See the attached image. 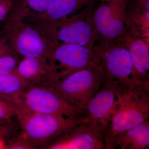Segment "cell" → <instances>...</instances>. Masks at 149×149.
<instances>
[{
  "label": "cell",
  "mask_w": 149,
  "mask_h": 149,
  "mask_svg": "<svg viewBox=\"0 0 149 149\" xmlns=\"http://www.w3.org/2000/svg\"><path fill=\"white\" fill-rule=\"evenodd\" d=\"M127 3L128 0H102L93 15L97 44L120 41L129 35Z\"/></svg>",
  "instance_id": "8992f818"
},
{
  "label": "cell",
  "mask_w": 149,
  "mask_h": 149,
  "mask_svg": "<svg viewBox=\"0 0 149 149\" xmlns=\"http://www.w3.org/2000/svg\"><path fill=\"white\" fill-rule=\"evenodd\" d=\"M103 79L100 66L90 67L62 78L53 87L70 104L85 109L100 88Z\"/></svg>",
  "instance_id": "52a82bcc"
},
{
  "label": "cell",
  "mask_w": 149,
  "mask_h": 149,
  "mask_svg": "<svg viewBox=\"0 0 149 149\" xmlns=\"http://www.w3.org/2000/svg\"><path fill=\"white\" fill-rule=\"evenodd\" d=\"M10 121H11V120H0V125H1L3 123H6L9 122Z\"/></svg>",
  "instance_id": "d4e9b609"
},
{
  "label": "cell",
  "mask_w": 149,
  "mask_h": 149,
  "mask_svg": "<svg viewBox=\"0 0 149 149\" xmlns=\"http://www.w3.org/2000/svg\"><path fill=\"white\" fill-rule=\"evenodd\" d=\"M19 61L16 55H8L0 57V75H5L15 71Z\"/></svg>",
  "instance_id": "ffe728a7"
},
{
  "label": "cell",
  "mask_w": 149,
  "mask_h": 149,
  "mask_svg": "<svg viewBox=\"0 0 149 149\" xmlns=\"http://www.w3.org/2000/svg\"><path fill=\"white\" fill-rule=\"evenodd\" d=\"M124 41L140 82L149 88L148 38L129 35Z\"/></svg>",
  "instance_id": "4fadbf2b"
},
{
  "label": "cell",
  "mask_w": 149,
  "mask_h": 149,
  "mask_svg": "<svg viewBox=\"0 0 149 149\" xmlns=\"http://www.w3.org/2000/svg\"><path fill=\"white\" fill-rule=\"evenodd\" d=\"M37 147L21 130L8 141L5 149H34Z\"/></svg>",
  "instance_id": "ac0fdd59"
},
{
  "label": "cell",
  "mask_w": 149,
  "mask_h": 149,
  "mask_svg": "<svg viewBox=\"0 0 149 149\" xmlns=\"http://www.w3.org/2000/svg\"><path fill=\"white\" fill-rule=\"evenodd\" d=\"M54 0H17L10 15L24 20L45 12Z\"/></svg>",
  "instance_id": "e0dca14e"
},
{
  "label": "cell",
  "mask_w": 149,
  "mask_h": 149,
  "mask_svg": "<svg viewBox=\"0 0 149 149\" xmlns=\"http://www.w3.org/2000/svg\"><path fill=\"white\" fill-rule=\"evenodd\" d=\"M118 84L116 80L103 78L99 91L85 107L91 120L103 131L109 123L112 110L117 99Z\"/></svg>",
  "instance_id": "8fae6325"
},
{
  "label": "cell",
  "mask_w": 149,
  "mask_h": 149,
  "mask_svg": "<svg viewBox=\"0 0 149 149\" xmlns=\"http://www.w3.org/2000/svg\"><path fill=\"white\" fill-rule=\"evenodd\" d=\"M94 0H54L45 12L28 17L24 21L39 28L54 24L92 4Z\"/></svg>",
  "instance_id": "7c38bea8"
},
{
  "label": "cell",
  "mask_w": 149,
  "mask_h": 149,
  "mask_svg": "<svg viewBox=\"0 0 149 149\" xmlns=\"http://www.w3.org/2000/svg\"><path fill=\"white\" fill-rule=\"evenodd\" d=\"M15 72L31 85L52 87V77L45 59L24 58Z\"/></svg>",
  "instance_id": "5bb4252c"
},
{
  "label": "cell",
  "mask_w": 149,
  "mask_h": 149,
  "mask_svg": "<svg viewBox=\"0 0 149 149\" xmlns=\"http://www.w3.org/2000/svg\"><path fill=\"white\" fill-rule=\"evenodd\" d=\"M139 1H143V0H139Z\"/></svg>",
  "instance_id": "4316f807"
},
{
  "label": "cell",
  "mask_w": 149,
  "mask_h": 149,
  "mask_svg": "<svg viewBox=\"0 0 149 149\" xmlns=\"http://www.w3.org/2000/svg\"><path fill=\"white\" fill-rule=\"evenodd\" d=\"M7 143V141L6 140L0 139V149H5Z\"/></svg>",
  "instance_id": "cb8c5ba5"
},
{
  "label": "cell",
  "mask_w": 149,
  "mask_h": 149,
  "mask_svg": "<svg viewBox=\"0 0 149 149\" xmlns=\"http://www.w3.org/2000/svg\"><path fill=\"white\" fill-rule=\"evenodd\" d=\"M53 80H58L73 72L93 66H100L95 48L63 43L57 46L47 59Z\"/></svg>",
  "instance_id": "ba28073f"
},
{
  "label": "cell",
  "mask_w": 149,
  "mask_h": 149,
  "mask_svg": "<svg viewBox=\"0 0 149 149\" xmlns=\"http://www.w3.org/2000/svg\"><path fill=\"white\" fill-rule=\"evenodd\" d=\"M19 105L35 112L72 119L88 116L85 109L70 104L52 86L30 85L22 95Z\"/></svg>",
  "instance_id": "9c48e42d"
},
{
  "label": "cell",
  "mask_w": 149,
  "mask_h": 149,
  "mask_svg": "<svg viewBox=\"0 0 149 149\" xmlns=\"http://www.w3.org/2000/svg\"><path fill=\"white\" fill-rule=\"evenodd\" d=\"M14 2L16 1H17V0H13Z\"/></svg>",
  "instance_id": "484cf974"
},
{
  "label": "cell",
  "mask_w": 149,
  "mask_h": 149,
  "mask_svg": "<svg viewBox=\"0 0 149 149\" xmlns=\"http://www.w3.org/2000/svg\"><path fill=\"white\" fill-rule=\"evenodd\" d=\"M103 78L112 79L129 88H145L139 80L124 39L95 44Z\"/></svg>",
  "instance_id": "277c9868"
},
{
  "label": "cell",
  "mask_w": 149,
  "mask_h": 149,
  "mask_svg": "<svg viewBox=\"0 0 149 149\" xmlns=\"http://www.w3.org/2000/svg\"><path fill=\"white\" fill-rule=\"evenodd\" d=\"M19 106L16 117L21 130L37 149H45L65 130L90 119L88 116L80 119H72L59 115L39 113Z\"/></svg>",
  "instance_id": "3957f363"
},
{
  "label": "cell",
  "mask_w": 149,
  "mask_h": 149,
  "mask_svg": "<svg viewBox=\"0 0 149 149\" xmlns=\"http://www.w3.org/2000/svg\"><path fill=\"white\" fill-rule=\"evenodd\" d=\"M3 36L15 54L24 58L47 59L58 46L41 29L11 15Z\"/></svg>",
  "instance_id": "7a4b0ae2"
},
{
  "label": "cell",
  "mask_w": 149,
  "mask_h": 149,
  "mask_svg": "<svg viewBox=\"0 0 149 149\" xmlns=\"http://www.w3.org/2000/svg\"><path fill=\"white\" fill-rule=\"evenodd\" d=\"M19 108L18 105L0 99V120H11L16 117Z\"/></svg>",
  "instance_id": "d6986e66"
},
{
  "label": "cell",
  "mask_w": 149,
  "mask_h": 149,
  "mask_svg": "<svg viewBox=\"0 0 149 149\" xmlns=\"http://www.w3.org/2000/svg\"><path fill=\"white\" fill-rule=\"evenodd\" d=\"M8 55H16L7 42L3 36H2L0 33V57Z\"/></svg>",
  "instance_id": "603a6c76"
},
{
  "label": "cell",
  "mask_w": 149,
  "mask_h": 149,
  "mask_svg": "<svg viewBox=\"0 0 149 149\" xmlns=\"http://www.w3.org/2000/svg\"><path fill=\"white\" fill-rule=\"evenodd\" d=\"M116 95L109 123L104 131L107 149H114L118 134L149 120V89L129 88L118 84Z\"/></svg>",
  "instance_id": "6da1fadb"
},
{
  "label": "cell",
  "mask_w": 149,
  "mask_h": 149,
  "mask_svg": "<svg viewBox=\"0 0 149 149\" xmlns=\"http://www.w3.org/2000/svg\"><path fill=\"white\" fill-rule=\"evenodd\" d=\"M113 146L114 149H148L149 120L118 134L115 138Z\"/></svg>",
  "instance_id": "9a60e30c"
},
{
  "label": "cell",
  "mask_w": 149,
  "mask_h": 149,
  "mask_svg": "<svg viewBox=\"0 0 149 149\" xmlns=\"http://www.w3.org/2000/svg\"><path fill=\"white\" fill-rule=\"evenodd\" d=\"M94 13L92 4L72 17H67L40 29L57 45L61 42V44L70 43L94 47L97 36L93 19Z\"/></svg>",
  "instance_id": "5b68a950"
},
{
  "label": "cell",
  "mask_w": 149,
  "mask_h": 149,
  "mask_svg": "<svg viewBox=\"0 0 149 149\" xmlns=\"http://www.w3.org/2000/svg\"><path fill=\"white\" fill-rule=\"evenodd\" d=\"M30 85L15 72L0 75V99L19 105L22 95Z\"/></svg>",
  "instance_id": "2e32d148"
},
{
  "label": "cell",
  "mask_w": 149,
  "mask_h": 149,
  "mask_svg": "<svg viewBox=\"0 0 149 149\" xmlns=\"http://www.w3.org/2000/svg\"><path fill=\"white\" fill-rule=\"evenodd\" d=\"M13 6V0H0V21L6 18L12 10Z\"/></svg>",
  "instance_id": "7402d4cb"
},
{
  "label": "cell",
  "mask_w": 149,
  "mask_h": 149,
  "mask_svg": "<svg viewBox=\"0 0 149 149\" xmlns=\"http://www.w3.org/2000/svg\"><path fill=\"white\" fill-rule=\"evenodd\" d=\"M11 121L0 125V139L8 141L14 132V125Z\"/></svg>",
  "instance_id": "44dd1931"
},
{
  "label": "cell",
  "mask_w": 149,
  "mask_h": 149,
  "mask_svg": "<svg viewBox=\"0 0 149 149\" xmlns=\"http://www.w3.org/2000/svg\"><path fill=\"white\" fill-rule=\"evenodd\" d=\"M103 133V130L90 119L65 130L45 149H106Z\"/></svg>",
  "instance_id": "30bf717a"
}]
</instances>
